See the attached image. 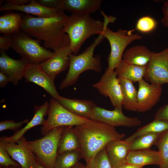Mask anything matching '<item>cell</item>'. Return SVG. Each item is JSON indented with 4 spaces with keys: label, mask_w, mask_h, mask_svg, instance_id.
Returning <instances> with one entry per match:
<instances>
[{
    "label": "cell",
    "mask_w": 168,
    "mask_h": 168,
    "mask_svg": "<svg viewBox=\"0 0 168 168\" xmlns=\"http://www.w3.org/2000/svg\"><path fill=\"white\" fill-rule=\"evenodd\" d=\"M69 16L62 10L56 15L40 18L26 14L22 16L21 30L43 42L44 47L55 51L69 44L64 25Z\"/></svg>",
    "instance_id": "6da1fadb"
},
{
    "label": "cell",
    "mask_w": 168,
    "mask_h": 168,
    "mask_svg": "<svg viewBox=\"0 0 168 168\" xmlns=\"http://www.w3.org/2000/svg\"><path fill=\"white\" fill-rule=\"evenodd\" d=\"M74 128L80 141L82 158L86 162L93 158L110 142L123 140L125 136L115 127L93 119Z\"/></svg>",
    "instance_id": "7a4b0ae2"
},
{
    "label": "cell",
    "mask_w": 168,
    "mask_h": 168,
    "mask_svg": "<svg viewBox=\"0 0 168 168\" xmlns=\"http://www.w3.org/2000/svg\"><path fill=\"white\" fill-rule=\"evenodd\" d=\"M103 22L90 15L72 14L65 22L64 30L69 40L72 53L76 55L84 42L91 36L101 35L104 28Z\"/></svg>",
    "instance_id": "3957f363"
},
{
    "label": "cell",
    "mask_w": 168,
    "mask_h": 168,
    "mask_svg": "<svg viewBox=\"0 0 168 168\" xmlns=\"http://www.w3.org/2000/svg\"><path fill=\"white\" fill-rule=\"evenodd\" d=\"M105 38L99 35L93 43L82 53L78 55L71 53L69 55V65L67 74L59 86L62 90L74 84L77 81L81 74L88 70L97 72L102 71L100 57L94 55L96 48Z\"/></svg>",
    "instance_id": "277c9868"
},
{
    "label": "cell",
    "mask_w": 168,
    "mask_h": 168,
    "mask_svg": "<svg viewBox=\"0 0 168 168\" xmlns=\"http://www.w3.org/2000/svg\"><path fill=\"white\" fill-rule=\"evenodd\" d=\"M104 27L101 35L106 38L110 46V52L108 58V68L114 70L121 61L126 47L132 42L141 39V35L134 33L135 29L126 30L119 29L114 31L107 27L110 23H113V19L110 16H104Z\"/></svg>",
    "instance_id": "5b68a950"
},
{
    "label": "cell",
    "mask_w": 168,
    "mask_h": 168,
    "mask_svg": "<svg viewBox=\"0 0 168 168\" xmlns=\"http://www.w3.org/2000/svg\"><path fill=\"white\" fill-rule=\"evenodd\" d=\"M64 127L54 128L40 139L26 141L28 147L45 168H53L58 155L59 141Z\"/></svg>",
    "instance_id": "8992f818"
},
{
    "label": "cell",
    "mask_w": 168,
    "mask_h": 168,
    "mask_svg": "<svg viewBox=\"0 0 168 168\" xmlns=\"http://www.w3.org/2000/svg\"><path fill=\"white\" fill-rule=\"evenodd\" d=\"M12 48L30 64H39L54 54V51H50L41 46L40 41L32 39L21 31L12 35Z\"/></svg>",
    "instance_id": "52a82bcc"
},
{
    "label": "cell",
    "mask_w": 168,
    "mask_h": 168,
    "mask_svg": "<svg viewBox=\"0 0 168 168\" xmlns=\"http://www.w3.org/2000/svg\"><path fill=\"white\" fill-rule=\"evenodd\" d=\"M49 103L48 117L41 129V133L43 136L56 128L75 126L90 120L72 113L53 98L50 99Z\"/></svg>",
    "instance_id": "ba28073f"
},
{
    "label": "cell",
    "mask_w": 168,
    "mask_h": 168,
    "mask_svg": "<svg viewBox=\"0 0 168 168\" xmlns=\"http://www.w3.org/2000/svg\"><path fill=\"white\" fill-rule=\"evenodd\" d=\"M93 86L101 95L108 97L115 108L122 110L123 96L119 80L114 70L107 68L99 81Z\"/></svg>",
    "instance_id": "9c48e42d"
},
{
    "label": "cell",
    "mask_w": 168,
    "mask_h": 168,
    "mask_svg": "<svg viewBox=\"0 0 168 168\" xmlns=\"http://www.w3.org/2000/svg\"><path fill=\"white\" fill-rule=\"evenodd\" d=\"M144 77L151 84L168 83V47L158 53L152 52Z\"/></svg>",
    "instance_id": "30bf717a"
},
{
    "label": "cell",
    "mask_w": 168,
    "mask_h": 168,
    "mask_svg": "<svg viewBox=\"0 0 168 168\" xmlns=\"http://www.w3.org/2000/svg\"><path fill=\"white\" fill-rule=\"evenodd\" d=\"M90 119L99 121L110 126L135 127L140 125L141 121L137 117H130L125 115L122 110L117 108L110 110L97 106L92 110Z\"/></svg>",
    "instance_id": "8fae6325"
},
{
    "label": "cell",
    "mask_w": 168,
    "mask_h": 168,
    "mask_svg": "<svg viewBox=\"0 0 168 168\" xmlns=\"http://www.w3.org/2000/svg\"><path fill=\"white\" fill-rule=\"evenodd\" d=\"M138 83L137 111L144 112L151 110L159 102L162 88L161 85L149 84L143 79Z\"/></svg>",
    "instance_id": "7c38bea8"
},
{
    "label": "cell",
    "mask_w": 168,
    "mask_h": 168,
    "mask_svg": "<svg viewBox=\"0 0 168 168\" xmlns=\"http://www.w3.org/2000/svg\"><path fill=\"white\" fill-rule=\"evenodd\" d=\"M26 142L24 136L17 143L7 142L2 137L0 138V143L13 160L16 161L22 168H32L36 159L27 146Z\"/></svg>",
    "instance_id": "4fadbf2b"
},
{
    "label": "cell",
    "mask_w": 168,
    "mask_h": 168,
    "mask_svg": "<svg viewBox=\"0 0 168 168\" xmlns=\"http://www.w3.org/2000/svg\"><path fill=\"white\" fill-rule=\"evenodd\" d=\"M29 64L22 58L15 59L9 56L5 51H0V72L8 76L10 82L15 86L24 77Z\"/></svg>",
    "instance_id": "5bb4252c"
},
{
    "label": "cell",
    "mask_w": 168,
    "mask_h": 168,
    "mask_svg": "<svg viewBox=\"0 0 168 168\" xmlns=\"http://www.w3.org/2000/svg\"><path fill=\"white\" fill-rule=\"evenodd\" d=\"M24 77L26 82L33 83L42 87L53 98L57 100L61 96L58 92L54 84L55 77L47 74L39 64H29Z\"/></svg>",
    "instance_id": "9a60e30c"
},
{
    "label": "cell",
    "mask_w": 168,
    "mask_h": 168,
    "mask_svg": "<svg viewBox=\"0 0 168 168\" xmlns=\"http://www.w3.org/2000/svg\"><path fill=\"white\" fill-rule=\"evenodd\" d=\"M54 51V54L52 57L39 65L47 74L56 77L69 67V55L72 53L69 44Z\"/></svg>",
    "instance_id": "2e32d148"
},
{
    "label": "cell",
    "mask_w": 168,
    "mask_h": 168,
    "mask_svg": "<svg viewBox=\"0 0 168 168\" xmlns=\"http://www.w3.org/2000/svg\"><path fill=\"white\" fill-rule=\"evenodd\" d=\"M61 10L47 7L35 0H30V2L27 4L19 6L12 5L6 2L0 8V11H17L26 13L27 14L34 15L40 18L54 16Z\"/></svg>",
    "instance_id": "e0dca14e"
},
{
    "label": "cell",
    "mask_w": 168,
    "mask_h": 168,
    "mask_svg": "<svg viewBox=\"0 0 168 168\" xmlns=\"http://www.w3.org/2000/svg\"><path fill=\"white\" fill-rule=\"evenodd\" d=\"M49 107V103L48 101L45 102L40 105H35L34 116L26 126L10 137L3 136L2 137L7 142L17 143L28 130L35 126L43 125L44 124L46 121L44 117L48 115Z\"/></svg>",
    "instance_id": "ac0fdd59"
},
{
    "label": "cell",
    "mask_w": 168,
    "mask_h": 168,
    "mask_svg": "<svg viewBox=\"0 0 168 168\" xmlns=\"http://www.w3.org/2000/svg\"><path fill=\"white\" fill-rule=\"evenodd\" d=\"M131 142L126 139L117 140L110 142L105 146L113 168H118L127 163Z\"/></svg>",
    "instance_id": "d6986e66"
},
{
    "label": "cell",
    "mask_w": 168,
    "mask_h": 168,
    "mask_svg": "<svg viewBox=\"0 0 168 168\" xmlns=\"http://www.w3.org/2000/svg\"><path fill=\"white\" fill-rule=\"evenodd\" d=\"M56 100L62 106L72 113L89 119L93 109L97 106L90 100L71 99L62 96Z\"/></svg>",
    "instance_id": "ffe728a7"
},
{
    "label": "cell",
    "mask_w": 168,
    "mask_h": 168,
    "mask_svg": "<svg viewBox=\"0 0 168 168\" xmlns=\"http://www.w3.org/2000/svg\"><path fill=\"white\" fill-rule=\"evenodd\" d=\"M101 0H62L61 9L72 14L90 15L101 7Z\"/></svg>",
    "instance_id": "44dd1931"
},
{
    "label": "cell",
    "mask_w": 168,
    "mask_h": 168,
    "mask_svg": "<svg viewBox=\"0 0 168 168\" xmlns=\"http://www.w3.org/2000/svg\"><path fill=\"white\" fill-rule=\"evenodd\" d=\"M159 152L150 149L130 151L127 158V163L143 167L147 165L160 164Z\"/></svg>",
    "instance_id": "7402d4cb"
},
{
    "label": "cell",
    "mask_w": 168,
    "mask_h": 168,
    "mask_svg": "<svg viewBox=\"0 0 168 168\" xmlns=\"http://www.w3.org/2000/svg\"><path fill=\"white\" fill-rule=\"evenodd\" d=\"M152 52L145 46H134L124 52L122 59L132 64L147 66L151 59Z\"/></svg>",
    "instance_id": "603a6c76"
},
{
    "label": "cell",
    "mask_w": 168,
    "mask_h": 168,
    "mask_svg": "<svg viewBox=\"0 0 168 168\" xmlns=\"http://www.w3.org/2000/svg\"><path fill=\"white\" fill-rule=\"evenodd\" d=\"M146 70V66L132 64L122 59L114 70L118 77L135 82L143 79Z\"/></svg>",
    "instance_id": "cb8c5ba5"
},
{
    "label": "cell",
    "mask_w": 168,
    "mask_h": 168,
    "mask_svg": "<svg viewBox=\"0 0 168 168\" xmlns=\"http://www.w3.org/2000/svg\"><path fill=\"white\" fill-rule=\"evenodd\" d=\"M118 77L122 91L123 107L128 111H137L138 91L133 82L124 78Z\"/></svg>",
    "instance_id": "d4e9b609"
},
{
    "label": "cell",
    "mask_w": 168,
    "mask_h": 168,
    "mask_svg": "<svg viewBox=\"0 0 168 168\" xmlns=\"http://www.w3.org/2000/svg\"><path fill=\"white\" fill-rule=\"evenodd\" d=\"M80 150V141L74 128L71 126L65 127L59 141L58 154Z\"/></svg>",
    "instance_id": "484cf974"
},
{
    "label": "cell",
    "mask_w": 168,
    "mask_h": 168,
    "mask_svg": "<svg viewBox=\"0 0 168 168\" xmlns=\"http://www.w3.org/2000/svg\"><path fill=\"white\" fill-rule=\"evenodd\" d=\"M22 16L17 13H10L0 16V32L12 35L21 30Z\"/></svg>",
    "instance_id": "4316f807"
},
{
    "label": "cell",
    "mask_w": 168,
    "mask_h": 168,
    "mask_svg": "<svg viewBox=\"0 0 168 168\" xmlns=\"http://www.w3.org/2000/svg\"><path fill=\"white\" fill-rule=\"evenodd\" d=\"M167 130H168V121L154 119L148 124L138 128L125 139L131 142L135 138L142 135L149 133H160Z\"/></svg>",
    "instance_id": "83f0119b"
},
{
    "label": "cell",
    "mask_w": 168,
    "mask_h": 168,
    "mask_svg": "<svg viewBox=\"0 0 168 168\" xmlns=\"http://www.w3.org/2000/svg\"><path fill=\"white\" fill-rule=\"evenodd\" d=\"M82 156L80 151H73L58 154L53 168H71Z\"/></svg>",
    "instance_id": "f1b7e54d"
},
{
    "label": "cell",
    "mask_w": 168,
    "mask_h": 168,
    "mask_svg": "<svg viewBox=\"0 0 168 168\" xmlns=\"http://www.w3.org/2000/svg\"><path fill=\"white\" fill-rule=\"evenodd\" d=\"M161 133H149L138 136L131 142L130 150L149 149L157 141Z\"/></svg>",
    "instance_id": "f546056e"
},
{
    "label": "cell",
    "mask_w": 168,
    "mask_h": 168,
    "mask_svg": "<svg viewBox=\"0 0 168 168\" xmlns=\"http://www.w3.org/2000/svg\"><path fill=\"white\" fill-rule=\"evenodd\" d=\"M155 145L158 147L160 154V168H168V130L161 133Z\"/></svg>",
    "instance_id": "4dcf8cb0"
},
{
    "label": "cell",
    "mask_w": 168,
    "mask_h": 168,
    "mask_svg": "<svg viewBox=\"0 0 168 168\" xmlns=\"http://www.w3.org/2000/svg\"><path fill=\"white\" fill-rule=\"evenodd\" d=\"M86 168H113L105 147L90 160L86 162Z\"/></svg>",
    "instance_id": "1f68e13d"
},
{
    "label": "cell",
    "mask_w": 168,
    "mask_h": 168,
    "mask_svg": "<svg viewBox=\"0 0 168 168\" xmlns=\"http://www.w3.org/2000/svg\"><path fill=\"white\" fill-rule=\"evenodd\" d=\"M156 20L149 16H144L137 21L135 29L143 33H149L153 31L157 26Z\"/></svg>",
    "instance_id": "d6a6232c"
},
{
    "label": "cell",
    "mask_w": 168,
    "mask_h": 168,
    "mask_svg": "<svg viewBox=\"0 0 168 168\" xmlns=\"http://www.w3.org/2000/svg\"><path fill=\"white\" fill-rule=\"evenodd\" d=\"M29 119H27L19 122H15L14 120H6L0 122V131L6 130H11L16 132L18 131L23 124L27 123Z\"/></svg>",
    "instance_id": "836d02e7"
},
{
    "label": "cell",
    "mask_w": 168,
    "mask_h": 168,
    "mask_svg": "<svg viewBox=\"0 0 168 168\" xmlns=\"http://www.w3.org/2000/svg\"><path fill=\"white\" fill-rule=\"evenodd\" d=\"M10 155L3 145L0 143V166L7 167L9 166H17L20 165L10 157Z\"/></svg>",
    "instance_id": "e575fe53"
},
{
    "label": "cell",
    "mask_w": 168,
    "mask_h": 168,
    "mask_svg": "<svg viewBox=\"0 0 168 168\" xmlns=\"http://www.w3.org/2000/svg\"><path fill=\"white\" fill-rule=\"evenodd\" d=\"M13 41L12 35H3L0 37V49L5 51L12 47Z\"/></svg>",
    "instance_id": "d590c367"
},
{
    "label": "cell",
    "mask_w": 168,
    "mask_h": 168,
    "mask_svg": "<svg viewBox=\"0 0 168 168\" xmlns=\"http://www.w3.org/2000/svg\"><path fill=\"white\" fill-rule=\"evenodd\" d=\"M37 1L48 7L62 9V0H39Z\"/></svg>",
    "instance_id": "8d00e7d4"
},
{
    "label": "cell",
    "mask_w": 168,
    "mask_h": 168,
    "mask_svg": "<svg viewBox=\"0 0 168 168\" xmlns=\"http://www.w3.org/2000/svg\"><path fill=\"white\" fill-rule=\"evenodd\" d=\"M155 119L168 121V104L161 106L157 111Z\"/></svg>",
    "instance_id": "74e56055"
},
{
    "label": "cell",
    "mask_w": 168,
    "mask_h": 168,
    "mask_svg": "<svg viewBox=\"0 0 168 168\" xmlns=\"http://www.w3.org/2000/svg\"><path fill=\"white\" fill-rule=\"evenodd\" d=\"M162 9L164 16L161 22L165 26L168 27V0L164 1Z\"/></svg>",
    "instance_id": "f35d334b"
},
{
    "label": "cell",
    "mask_w": 168,
    "mask_h": 168,
    "mask_svg": "<svg viewBox=\"0 0 168 168\" xmlns=\"http://www.w3.org/2000/svg\"><path fill=\"white\" fill-rule=\"evenodd\" d=\"M30 0H8L6 2L16 6H22L29 3Z\"/></svg>",
    "instance_id": "ab89813d"
},
{
    "label": "cell",
    "mask_w": 168,
    "mask_h": 168,
    "mask_svg": "<svg viewBox=\"0 0 168 168\" xmlns=\"http://www.w3.org/2000/svg\"><path fill=\"white\" fill-rule=\"evenodd\" d=\"M8 82H10L9 78L6 75L0 72V86H5Z\"/></svg>",
    "instance_id": "60d3db41"
},
{
    "label": "cell",
    "mask_w": 168,
    "mask_h": 168,
    "mask_svg": "<svg viewBox=\"0 0 168 168\" xmlns=\"http://www.w3.org/2000/svg\"><path fill=\"white\" fill-rule=\"evenodd\" d=\"M143 167L126 163L118 168H142Z\"/></svg>",
    "instance_id": "b9f144b4"
},
{
    "label": "cell",
    "mask_w": 168,
    "mask_h": 168,
    "mask_svg": "<svg viewBox=\"0 0 168 168\" xmlns=\"http://www.w3.org/2000/svg\"><path fill=\"white\" fill-rule=\"evenodd\" d=\"M33 168H45L37 159L34 165Z\"/></svg>",
    "instance_id": "7bdbcfd3"
},
{
    "label": "cell",
    "mask_w": 168,
    "mask_h": 168,
    "mask_svg": "<svg viewBox=\"0 0 168 168\" xmlns=\"http://www.w3.org/2000/svg\"><path fill=\"white\" fill-rule=\"evenodd\" d=\"M71 168H86V166L81 163L78 162Z\"/></svg>",
    "instance_id": "ee69618b"
},
{
    "label": "cell",
    "mask_w": 168,
    "mask_h": 168,
    "mask_svg": "<svg viewBox=\"0 0 168 168\" xmlns=\"http://www.w3.org/2000/svg\"><path fill=\"white\" fill-rule=\"evenodd\" d=\"M0 168H22V167L19 165L16 166H9L7 167L0 166Z\"/></svg>",
    "instance_id": "f6af8a7d"
},
{
    "label": "cell",
    "mask_w": 168,
    "mask_h": 168,
    "mask_svg": "<svg viewBox=\"0 0 168 168\" xmlns=\"http://www.w3.org/2000/svg\"><path fill=\"white\" fill-rule=\"evenodd\" d=\"M32 168H33V167H32Z\"/></svg>",
    "instance_id": "bcb514c9"
}]
</instances>
